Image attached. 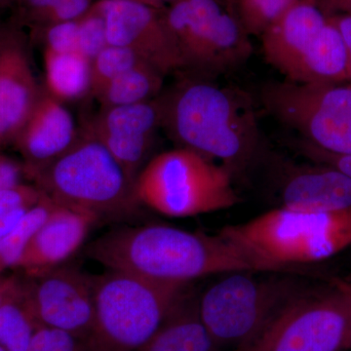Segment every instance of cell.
Instances as JSON below:
<instances>
[{
    "label": "cell",
    "mask_w": 351,
    "mask_h": 351,
    "mask_svg": "<svg viewBox=\"0 0 351 351\" xmlns=\"http://www.w3.org/2000/svg\"><path fill=\"white\" fill-rule=\"evenodd\" d=\"M27 171L24 163L0 154V191L25 184Z\"/></svg>",
    "instance_id": "32"
},
{
    "label": "cell",
    "mask_w": 351,
    "mask_h": 351,
    "mask_svg": "<svg viewBox=\"0 0 351 351\" xmlns=\"http://www.w3.org/2000/svg\"><path fill=\"white\" fill-rule=\"evenodd\" d=\"M39 328L24 288L0 307V345L7 351H27Z\"/></svg>",
    "instance_id": "22"
},
{
    "label": "cell",
    "mask_w": 351,
    "mask_h": 351,
    "mask_svg": "<svg viewBox=\"0 0 351 351\" xmlns=\"http://www.w3.org/2000/svg\"><path fill=\"white\" fill-rule=\"evenodd\" d=\"M46 90L58 100L75 101L90 93V61L82 53L44 50Z\"/></svg>",
    "instance_id": "20"
},
{
    "label": "cell",
    "mask_w": 351,
    "mask_h": 351,
    "mask_svg": "<svg viewBox=\"0 0 351 351\" xmlns=\"http://www.w3.org/2000/svg\"><path fill=\"white\" fill-rule=\"evenodd\" d=\"M32 181L56 204L85 212L98 221L125 219L141 206L135 182L87 130L63 156L38 171Z\"/></svg>",
    "instance_id": "4"
},
{
    "label": "cell",
    "mask_w": 351,
    "mask_h": 351,
    "mask_svg": "<svg viewBox=\"0 0 351 351\" xmlns=\"http://www.w3.org/2000/svg\"><path fill=\"white\" fill-rule=\"evenodd\" d=\"M41 91L24 45L0 40V149L13 145Z\"/></svg>",
    "instance_id": "18"
},
{
    "label": "cell",
    "mask_w": 351,
    "mask_h": 351,
    "mask_svg": "<svg viewBox=\"0 0 351 351\" xmlns=\"http://www.w3.org/2000/svg\"><path fill=\"white\" fill-rule=\"evenodd\" d=\"M346 350H351V324L350 334H348V343H346Z\"/></svg>",
    "instance_id": "39"
},
{
    "label": "cell",
    "mask_w": 351,
    "mask_h": 351,
    "mask_svg": "<svg viewBox=\"0 0 351 351\" xmlns=\"http://www.w3.org/2000/svg\"><path fill=\"white\" fill-rule=\"evenodd\" d=\"M161 128L178 147L219 160L233 179L267 156L250 97L186 75L158 96Z\"/></svg>",
    "instance_id": "2"
},
{
    "label": "cell",
    "mask_w": 351,
    "mask_h": 351,
    "mask_svg": "<svg viewBox=\"0 0 351 351\" xmlns=\"http://www.w3.org/2000/svg\"><path fill=\"white\" fill-rule=\"evenodd\" d=\"M137 351H219L201 319L198 297L188 290L159 329Z\"/></svg>",
    "instance_id": "19"
},
{
    "label": "cell",
    "mask_w": 351,
    "mask_h": 351,
    "mask_svg": "<svg viewBox=\"0 0 351 351\" xmlns=\"http://www.w3.org/2000/svg\"><path fill=\"white\" fill-rule=\"evenodd\" d=\"M219 232L279 272H289L351 247V208L300 212L278 207Z\"/></svg>",
    "instance_id": "3"
},
{
    "label": "cell",
    "mask_w": 351,
    "mask_h": 351,
    "mask_svg": "<svg viewBox=\"0 0 351 351\" xmlns=\"http://www.w3.org/2000/svg\"><path fill=\"white\" fill-rule=\"evenodd\" d=\"M27 351H87L82 339L60 330L41 327L34 334Z\"/></svg>",
    "instance_id": "28"
},
{
    "label": "cell",
    "mask_w": 351,
    "mask_h": 351,
    "mask_svg": "<svg viewBox=\"0 0 351 351\" xmlns=\"http://www.w3.org/2000/svg\"><path fill=\"white\" fill-rule=\"evenodd\" d=\"M330 22L338 29L346 51V69H348V84H351V14L334 15L328 17Z\"/></svg>",
    "instance_id": "33"
},
{
    "label": "cell",
    "mask_w": 351,
    "mask_h": 351,
    "mask_svg": "<svg viewBox=\"0 0 351 351\" xmlns=\"http://www.w3.org/2000/svg\"><path fill=\"white\" fill-rule=\"evenodd\" d=\"M261 100L271 117L309 144L351 154V84L269 82Z\"/></svg>",
    "instance_id": "10"
},
{
    "label": "cell",
    "mask_w": 351,
    "mask_h": 351,
    "mask_svg": "<svg viewBox=\"0 0 351 351\" xmlns=\"http://www.w3.org/2000/svg\"><path fill=\"white\" fill-rule=\"evenodd\" d=\"M43 196L36 186L25 184L0 191V239L10 232Z\"/></svg>",
    "instance_id": "26"
},
{
    "label": "cell",
    "mask_w": 351,
    "mask_h": 351,
    "mask_svg": "<svg viewBox=\"0 0 351 351\" xmlns=\"http://www.w3.org/2000/svg\"><path fill=\"white\" fill-rule=\"evenodd\" d=\"M293 147L309 161L331 166L351 178V154H332L309 144L301 138L293 143Z\"/></svg>",
    "instance_id": "31"
},
{
    "label": "cell",
    "mask_w": 351,
    "mask_h": 351,
    "mask_svg": "<svg viewBox=\"0 0 351 351\" xmlns=\"http://www.w3.org/2000/svg\"><path fill=\"white\" fill-rule=\"evenodd\" d=\"M63 0H25V3L34 14L50 8V7L56 5Z\"/></svg>",
    "instance_id": "36"
},
{
    "label": "cell",
    "mask_w": 351,
    "mask_h": 351,
    "mask_svg": "<svg viewBox=\"0 0 351 351\" xmlns=\"http://www.w3.org/2000/svg\"><path fill=\"white\" fill-rule=\"evenodd\" d=\"M80 134L63 101L44 89L13 145L22 156L27 179L69 151Z\"/></svg>",
    "instance_id": "16"
},
{
    "label": "cell",
    "mask_w": 351,
    "mask_h": 351,
    "mask_svg": "<svg viewBox=\"0 0 351 351\" xmlns=\"http://www.w3.org/2000/svg\"><path fill=\"white\" fill-rule=\"evenodd\" d=\"M93 3V0H63L56 5L34 14V16L46 27L60 23L75 22L82 18Z\"/></svg>",
    "instance_id": "30"
},
{
    "label": "cell",
    "mask_w": 351,
    "mask_h": 351,
    "mask_svg": "<svg viewBox=\"0 0 351 351\" xmlns=\"http://www.w3.org/2000/svg\"><path fill=\"white\" fill-rule=\"evenodd\" d=\"M261 38L265 61L286 80L348 83L343 40L314 0L289 9Z\"/></svg>",
    "instance_id": "8"
},
{
    "label": "cell",
    "mask_w": 351,
    "mask_h": 351,
    "mask_svg": "<svg viewBox=\"0 0 351 351\" xmlns=\"http://www.w3.org/2000/svg\"><path fill=\"white\" fill-rule=\"evenodd\" d=\"M86 255L108 269L163 283L189 284L237 271L279 272L221 232L213 237L166 225L115 228L88 245Z\"/></svg>",
    "instance_id": "1"
},
{
    "label": "cell",
    "mask_w": 351,
    "mask_h": 351,
    "mask_svg": "<svg viewBox=\"0 0 351 351\" xmlns=\"http://www.w3.org/2000/svg\"><path fill=\"white\" fill-rule=\"evenodd\" d=\"M55 206L56 203L43 195L38 204L31 208L19 223L0 239V274L18 267L32 237Z\"/></svg>",
    "instance_id": "23"
},
{
    "label": "cell",
    "mask_w": 351,
    "mask_h": 351,
    "mask_svg": "<svg viewBox=\"0 0 351 351\" xmlns=\"http://www.w3.org/2000/svg\"><path fill=\"white\" fill-rule=\"evenodd\" d=\"M94 6L105 19L108 45L131 50L163 76L184 71L163 9L136 0H98Z\"/></svg>",
    "instance_id": "12"
},
{
    "label": "cell",
    "mask_w": 351,
    "mask_h": 351,
    "mask_svg": "<svg viewBox=\"0 0 351 351\" xmlns=\"http://www.w3.org/2000/svg\"><path fill=\"white\" fill-rule=\"evenodd\" d=\"M162 13L189 75L208 80L239 68L253 54L237 8L223 0H180Z\"/></svg>",
    "instance_id": "9"
},
{
    "label": "cell",
    "mask_w": 351,
    "mask_h": 351,
    "mask_svg": "<svg viewBox=\"0 0 351 351\" xmlns=\"http://www.w3.org/2000/svg\"><path fill=\"white\" fill-rule=\"evenodd\" d=\"M301 1L304 0H235V8L247 32L261 36L289 9Z\"/></svg>",
    "instance_id": "25"
},
{
    "label": "cell",
    "mask_w": 351,
    "mask_h": 351,
    "mask_svg": "<svg viewBox=\"0 0 351 351\" xmlns=\"http://www.w3.org/2000/svg\"><path fill=\"white\" fill-rule=\"evenodd\" d=\"M144 64L147 63L131 50L108 45L90 62V93L95 96L121 73Z\"/></svg>",
    "instance_id": "24"
},
{
    "label": "cell",
    "mask_w": 351,
    "mask_h": 351,
    "mask_svg": "<svg viewBox=\"0 0 351 351\" xmlns=\"http://www.w3.org/2000/svg\"><path fill=\"white\" fill-rule=\"evenodd\" d=\"M164 76L144 64L129 69L95 95L101 108L135 105L154 100L161 94Z\"/></svg>",
    "instance_id": "21"
},
{
    "label": "cell",
    "mask_w": 351,
    "mask_h": 351,
    "mask_svg": "<svg viewBox=\"0 0 351 351\" xmlns=\"http://www.w3.org/2000/svg\"><path fill=\"white\" fill-rule=\"evenodd\" d=\"M24 288V281L15 276H5L0 274V307L9 300L19 295Z\"/></svg>",
    "instance_id": "34"
},
{
    "label": "cell",
    "mask_w": 351,
    "mask_h": 351,
    "mask_svg": "<svg viewBox=\"0 0 351 351\" xmlns=\"http://www.w3.org/2000/svg\"><path fill=\"white\" fill-rule=\"evenodd\" d=\"M271 163L276 165L279 208L300 212L351 208V178L341 171L313 161L298 163L278 158Z\"/></svg>",
    "instance_id": "15"
},
{
    "label": "cell",
    "mask_w": 351,
    "mask_h": 351,
    "mask_svg": "<svg viewBox=\"0 0 351 351\" xmlns=\"http://www.w3.org/2000/svg\"><path fill=\"white\" fill-rule=\"evenodd\" d=\"M0 351H7L5 348H3L1 345H0Z\"/></svg>",
    "instance_id": "40"
},
{
    "label": "cell",
    "mask_w": 351,
    "mask_h": 351,
    "mask_svg": "<svg viewBox=\"0 0 351 351\" xmlns=\"http://www.w3.org/2000/svg\"><path fill=\"white\" fill-rule=\"evenodd\" d=\"M154 1L156 2L157 4H159L161 7H163L165 5V4H171L175 3V2L180 1V0H154Z\"/></svg>",
    "instance_id": "38"
},
{
    "label": "cell",
    "mask_w": 351,
    "mask_h": 351,
    "mask_svg": "<svg viewBox=\"0 0 351 351\" xmlns=\"http://www.w3.org/2000/svg\"><path fill=\"white\" fill-rule=\"evenodd\" d=\"M136 1L142 2V3L147 4V5L156 7L157 9H164L163 7L157 4L154 0H136Z\"/></svg>",
    "instance_id": "37"
},
{
    "label": "cell",
    "mask_w": 351,
    "mask_h": 351,
    "mask_svg": "<svg viewBox=\"0 0 351 351\" xmlns=\"http://www.w3.org/2000/svg\"><path fill=\"white\" fill-rule=\"evenodd\" d=\"M315 3L327 17L351 14V0H315Z\"/></svg>",
    "instance_id": "35"
},
{
    "label": "cell",
    "mask_w": 351,
    "mask_h": 351,
    "mask_svg": "<svg viewBox=\"0 0 351 351\" xmlns=\"http://www.w3.org/2000/svg\"><path fill=\"white\" fill-rule=\"evenodd\" d=\"M351 283L306 288L250 345L234 351H346Z\"/></svg>",
    "instance_id": "11"
},
{
    "label": "cell",
    "mask_w": 351,
    "mask_h": 351,
    "mask_svg": "<svg viewBox=\"0 0 351 351\" xmlns=\"http://www.w3.org/2000/svg\"><path fill=\"white\" fill-rule=\"evenodd\" d=\"M25 295L41 327L69 332L86 343L94 324V276L64 265L29 278Z\"/></svg>",
    "instance_id": "13"
},
{
    "label": "cell",
    "mask_w": 351,
    "mask_h": 351,
    "mask_svg": "<svg viewBox=\"0 0 351 351\" xmlns=\"http://www.w3.org/2000/svg\"><path fill=\"white\" fill-rule=\"evenodd\" d=\"M135 193L141 205L171 218L215 213L240 202L225 166L184 147L149 159L136 179Z\"/></svg>",
    "instance_id": "7"
},
{
    "label": "cell",
    "mask_w": 351,
    "mask_h": 351,
    "mask_svg": "<svg viewBox=\"0 0 351 351\" xmlns=\"http://www.w3.org/2000/svg\"><path fill=\"white\" fill-rule=\"evenodd\" d=\"M78 25L80 53L91 62L108 45L105 19L93 3L90 10L78 20Z\"/></svg>",
    "instance_id": "27"
},
{
    "label": "cell",
    "mask_w": 351,
    "mask_h": 351,
    "mask_svg": "<svg viewBox=\"0 0 351 351\" xmlns=\"http://www.w3.org/2000/svg\"><path fill=\"white\" fill-rule=\"evenodd\" d=\"M44 45L45 49L54 52L80 53L78 21L47 25L44 34Z\"/></svg>",
    "instance_id": "29"
},
{
    "label": "cell",
    "mask_w": 351,
    "mask_h": 351,
    "mask_svg": "<svg viewBox=\"0 0 351 351\" xmlns=\"http://www.w3.org/2000/svg\"><path fill=\"white\" fill-rule=\"evenodd\" d=\"M188 285L119 270L94 276V324L87 351H137L159 329Z\"/></svg>",
    "instance_id": "5"
},
{
    "label": "cell",
    "mask_w": 351,
    "mask_h": 351,
    "mask_svg": "<svg viewBox=\"0 0 351 351\" xmlns=\"http://www.w3.org/2000/svg\"><path fill=\"white\" fill-rule=\"evenodd\" d=\"M158 97L154 100L101 108L86 130L107 147L132 181L147 163L156 132L161 128Z\"/></svg>",
    "instance_id": "14"
},
{
    "label": "cell",
    "mask_w": 351,
    "mask_h": 351,
    "mask_svg": "<svg viewBox=\"0 0 351 351\" xmlns=\"http://www.w3.org/2000/svg\"><path fill=\"white\" fill-rule=\"evenodd\" d=\"M255 274H226L198 297L201 319L219 351L250 345L306 289L290 277Z\"/></svg>",
    "instance_id": "6"
},
{
    "label": "cell",
    "mask_w": 351,
    "mask_h": 351,
    "mask_svg": "<svg viewBox=\"0 0 351 351\" xmlns=\"http://www.w3.org/2000/svg\"><path fill=\"white\" fill-rule=\"evenodd\" d=\"M97 221L92 215L56 204L32 237L18 269L34 278L66 265Z\"/></svg>",
    "instance_id": "17"
}]
</instances>
